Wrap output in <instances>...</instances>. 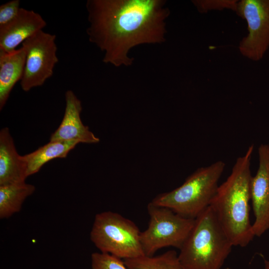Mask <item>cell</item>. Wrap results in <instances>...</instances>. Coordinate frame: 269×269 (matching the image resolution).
Instances as JSON below:
<instances>
[{
	"mask_svg": "<svg viewBox=\"0 0 269 269\" xmlns=\"http://www.w3.org/2000/svg\"><path fill=\"white\" fill-rule=\"evenodd\" d=\"M20 7L19 0H12L0 6V26H3L12 20L17 15Z\"/></svg>",
	"mask_w": 269,
	"mask_h": 269,
	"instance_id": "cell-19",
	"label": "cell"
},
{
	"mask_svg": "<svg viewBox=\"0 0 269 269\" xmlns=\"http://www.w3.org/2000/svg\"><path fill=\"white\" fill-rule=\"evenodd\" d=\"M259 167L252 176L251 200L255 221L252 229L255 236L260 237L269 229V148L261 144L258 149Z\"/></svg>",
	"mask_w": 269,
	"mask_h": 269,
	"instance_id": "cell-9",
	"label": "cell"
},
{
	"mask_svg": "<svg viewBox=\"0 0 269 269\" xmlns=\"http://www.w3.org/2000/svg\"><path fill=\"white\" fill-rule=\"evenodd\" d=\"M65 109L60 125L51 135L50 141L77 140L80 143H95L99 138L83 125L80 114L82 110L81 101L71 90L65 94Z\"/></svg>",
	"mask_w": 269,
	"mask_h": 269,
	"instance_id": "cell-10",
	"label": "cell"
},
{
	"mask_svg": "<svg viewBox=\"0 0 269 269\" xmlns=\"http://www.w3.org/2000/svg\"><path fill=\"white\" fill-rule=\"evenodd\" d=\"M268 145H269V143H268Z\"/></svg>",
	"mask_w": 269,
	"mask_h": 269,
	"instance_id": "cell-21",
	"label": "cell"
},
{
	"mask_svg": "<svg viewBox=\"0 0 269 269\" xmlns=\"http://www.w3.org/2000/svg\"><path fill=\"white\" fill-rule=\"evenodd\" d=\"M140 233L131 220L118 213L107 211L96 215L90 238L100 252L126 260L144 255Z\"/></svg>",
	"mask_w": 269,
	"mask_h": 269,
	"instance_id": "cell-5",
	"label": "cell"
},
{
	"mask_svg": "<svg viewBox=\"0 0 269 269\" xmlns=\"http://www.w3.org/2000/svg\"><path fill=\"white\" fill-rule=\"evenodd\" d=\"M55 40V35L42 30L22 43L25 62L20 84L23 91L42 86L53 75L58 62Z\"/></svg>",
	"mask_w": 269,
	"mask_h": 269,
	"instance_id": "cell-7",
	"label": "cell"
},
{
	"mask_svg": "<svg viewBox=\"0 0 269 269\" xmlns=\"http://www.w3.org/2000/svg\"><path fill=\"white\" fill-rule=\"evenodd\" d=\"M222 160L197 169L178 188L156 196L151 203L184 217L195 219L210 205L224 170Z\"/></svg>",
	"mask_w": 269,
	"mask_h": 269,
	"instance_id": "cell-4",
	"label": "cell"
},
{
	"mask_svg": "<svg viewBox=\"0 0 269 269\" xmlns=\"http://www.w3.org/2000/svg\"><path fill=\"white\" fill-rule=\"evenodd\" d=\"M25 62L23 47L10 52L0 50V110L5 105L15 84L21 80Z\"/></svg>",
	"mask_w": 269,
	"mask_h": 269,
	"instance_id": "cell-13",
	"label": "cell"
},
{
	"mask_svg": "<svg viewBox=\"0 0 269 269\" xmlns=\"http://www.w3.org/2000/svg\"><path fill=\"white\" fill-rule=\"evenodd\" d=\"M77 140L50 141L35 151L23 155L27 164V176L38 172L49 161L64 158L79 143Z\"/></svg>",
	"mask_w": 269,
	"mask_h": 269,
	"instance_id": "cell-14",
	"label": "cell"
},
{
	"mask_svg": "<svg viewBox=\"0 0 269 269\" xmlns=\"http://www.w3.org/2000/svg\"><path fill=\"white\" fill-rule=\"evenodd\" d=\"M46 25V22L39 13L21 7L13 20L0 26V50L6 52L15 50Z\"/></svg>",
	"mask_w": 269,
	"mask_h": 269,
	"instance_id": "cell-11",
	"label": "cell"
},
{
	"mask_svg": "<svg viewBox=\"0 0 269 269\" xmlns=\"http://www.w3.org/2000/svg\"><path fill=\"white\" fill-rule=\"evenodd\" d=\"M23 155L17 152L8 128L0 131V185L20 183L27 177Z\"/></svg>",
	"mask_w": 269,
	"mask_h": 269,
	"instance_id": "cell-12",
	"label": "cell"
},
{
	"mask_svg": "<svg viewBox=\"0 0 269 269\" xmlns=\"http://www.w3.org/2000/svg\"><path fill=\"white\" fill-rule=\"evenodd\" d=\"M35 190L33 185L26 182L0 185V218L7 219L19 212L24 200Z\"/></svg>",
	"mask_w": 269,
	"mask_h": 269,
	"instance_id": "cell-15",
	"label": "cell"
},
{
	"mask_svg": "<svg viewBox=\"0 0 269 269\" xmlns=\"http://www.w3.org/2000/svg\"><path fill=\"white\" fill-rule=\"evenodd\" d=\"M86 7L89 40L104 52L106 64L131 66L132 48L165 41L170 10L165 0H88Z\"/></svg>",
	"mask_w": 269,
	"mask_h": 269,
	"instance_id": "cell-1",
	"label": "cell"
},
{
	"mask_svg": "<svg viewBox=\"0 0 269 269\" xmlns=\"http://www.w3.org/2000/svg\"><path fill=\"white\" fill-rule=\"evenodd\" d=\"M265 269H269V257L267 260H265Z\"/></svg>",
	"mask_w": 269,
	"mask_h": 269,
	"instance_id": "cell-20",
	"label": "cell"
},
{
	"mask_svg": "<svg viewBox=\"0 0 269 269\" xmlns=\"http://www.w3.org/2000/svg\"><path fill=\"white\" fill-rule=\"evenodd\" d=\"M123 260L130 269H184L174 250L156 256L144 255Z\"/></svg>",
	"mask_w": 269,
	"mask_h": 269,
	"instance_id": "cell-16",
	"label": "cell"
},
{
	"mask_svg": "<svg viewBox=\"0 0 269 269\" xmlns=\"http://www.w3.org/2000/svg\"><path fill=\"white\" fill-rule=\"evenodd\" d=\"M147 210L148 226L140 236L144 255L154 256L158 250L168 247L179 250L191 232L195 219L184 217L151 202L147 206Z\"/></svg>",
	"mask_w": 269,
	"mask_h": 269,
	"instance_id": "cell-6",
	"label": "cell"
},
{
	"mask_svg": "<svg viewBox=\"0 0 269 269\" xmlns=\"http://www.w3.org/2000/svg\"><path fill=\"white\" fill-rule=\"evenodd\" d=\"M235 12L248 24V34L239 44L240 53L260 61L269 48V0L238 1Z\"/></svg>",
	"mask_w": 269,
	"mask_h": 269,
	"instance_id": "cell-8",
	"label": "cell"
},
{
	"mask_svg": "<svg viewBox=\"0 0 269 269\" xmlns=\"http://www.w3.org/2000/svg\"><path fill=\"white\" fill-rule=\"evenodd\" d=\"M91 268L92 269H130L123 260L100 252L91 255Z\"/></svg>",
	"mask_w": 269,
	"mask_h": 269,
	"instance_id": "cell-17",
	"label": "cell"
},
{
	"mask_svg": "<svg viewBox=\"0 0 269 269\" xmlns=\"http://www.w3.org/2000/svg\"><path fill=\"white\" fill-rule=\"evenodd\" d=\"M233 246L209 206L195 219L178 258L184 269H221Z\"/></svg>",
	"mask_w": 269,
	"mask_h": 269,
	"instance_id": "cell-3",
	"label": "cell"
},
{
	"mask_svg": "<svg viewBox=\"0 0 269 269\" xmlns=\"http://www.w3.org/2000/svg\"><path fill=\"white\" fill-rule=\"evenodd\" d=\"M238 0H194L192 2L201 13L210 10H223L228 9L236 11Z\"/></svg>",
	"mask_w": 269,
	"mask_h": 269,
	"instance_id": "cell-18",
	"label": "cell"
},
{
	"mask_svg": "<svg viewBox=\"0 0 269 269\" xmlns=\"http://www.w3.org/2000/svg\"><path fill=\"white\" fill-rule=\"evenodd\" d=\"M253 150L251 145L237 158L231 173L218 186L210 205L234 246L245 247L255 237L249 205Z\"/></svg>",
	"mask_w": 269,
	"mask_h": 269,
	"instance_id": "cell-2",
	"label": "cell"
}]
</instances>
